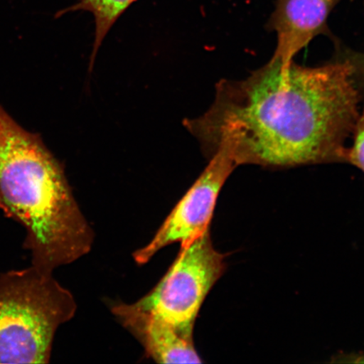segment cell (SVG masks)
I'll return each instance as SVG.
<instances>
[{
	"mask_svg": "<svg viewBox=\"0 0 364 364\" xmlns=\"http://www.w3.org/2000/svg\"><path fill=\"white\" fill-rule=\"evenodd\" d=\"M364 79L338 51L316 67L270 59L241 80H222L202 117L184 122L210 158L225 148L238 166L287 169L348 163Z\"/></svg>",
	"mask_w": 364,
	"mask_h": 364,
	"instance_id": "obj_1",
	"label": "cell"
},
{
	"mask_svg": "<svg viewBox=\"0 0 364 364\" xmlns=\"http://www.w3.org/2000/svg\"><path fill=\"white\" fill-rule=\"evenodd\" d=\"M0 210L26 230L31 265L53 272L89 254L95 233L65 170L38 134L0 106Z\"/></svg>",
	"mask_w": 364,
	"mask_h": 364,
	"instance_id": "obj_2",
	"label": "cell"
},
{
	"mask_svg": "<svg viewBox=\"0 0 364 364\" xmlns=\"http://www.w3.org/2000/svg\"><path fill=\"white\" fill-rule=\"evenodd\" d=\"M77 311L53 272L31 265L0 275V363H48L59 327Z\"/></svg>",
	"mask_w": 364,
	"mask_h": 364,
	"instance_id": "obj_3",
	"label": "cell"
},
{
	"mask_svg": "<svg viewBox=\"0 0 364 364\" xmlns=\"http://www.w3.org/2000/svg\"><path fill=\"white\" fill-rule=\"evenodd\" d=\"M226 256L213 247L210 229L180 252L157 285L134 303L136 308L193 336L200 309L226 270Z\"/></svg>",
	"mask_w": 364,
	"mask_h": 364,
	"instance_id": "obj_4",
	"label": "cell"
},
{
	"mask_svg": "<svg viewBox=\"0 0 364 364\" xmlns=\"http://www.w3.org/2000/svg\"><path fill=\"white\" fill-rule=\"evenodd\" d=\"M237 167L227 149L218 148L202 174L177 203L151 240L134 252L135 262L144 265L159 250L175 243L188 244L210 229L218 196Z\"/></svg>",
	"mask_w": 364,
	"mask_h": 364,
	"instance_id": "obj_5",
	"label": "cell"
},
{
	"mask_svg": "<svg viewBox=\"0 0 364 364\" xmlns=\"http://www.w3.org/2000/svg\"><path fill=\"white\" fill-rule=\"evenodd\" d=\"M341 1L343 0H276L267 24V28L277 36L272 59L289 65L316 36L326 35L334 39L328 20Z\"/></svg>",
	"mask_w": 364,
	"mask_h": 364,
	"instance_id": "obj_6",
	"label": "cell"
},
{
	"mask_svg": "<svg viewBox=\"0 0 364 364\" xmlns=\"http://www.w3.org/2000/svg\"><path fill=\"white\" fill-rule=\"evenodd\" d=\"M111 311L118 322L133 335L147 357L158 363H202L188 336L166 321L136 308L134 304H112Z\"/></svg>",
	"mask_w": 364,
	"mask_h": 364,
	"instance_id": "obj_7",
	"label": "cell"
},
{
	"mask_svg": "<svg viewBox=\"0 0 364 364\" xmlns=\"http://www.w3.org/2000/svg\"><path fill=\"white\" fill-rule=\"evenodd\" d=\"M136 0H79L74 6L58 13V16L73 11H88L92 14L95 19V42L90 58V70H92L95 59L105 36L119 17Z\"/></svg>",
	"mask_w": 364,
	"mask_h": 364,
	"instance_id": "obj_8",
	"label": "cell"
},
{
	"mask_svg": "<svg viewBox=\"0 0 364 364\" xmlns=\"http://www.w3.org/2000/svg\"><path fill=\"white\" fill-rule=\"evenodd\" d=\"M364 78V65H358ZM353 144L349 147L348 163L364 173V107L359 114L356 126H355Z\"/></svg>",
	"mask_w": 364,
	"mask_h": 364,
	"instance_id": "obj_9",
	"label": "cell"
},
{
	"mask_svg": "<svg viewBox=\"0 0 364 364\" xmlns=\"http://www.w3.org/2000/svg\"><path fill=\"white\" fill-rule=\"evenodd\" d=\"M339 48L341 53H343L346 56L351 59L353 63L359 65H364V53L354 52L351 49L344 48V46L341 43L339 46Z\"/></svg>",
	"mask_w": 364,
	"mask_h": 364,
	"instance_id": "obj_10",
	"label": "cell"
}]
</instances>
